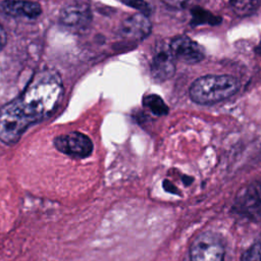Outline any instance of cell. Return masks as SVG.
Wrapping results in <instances>:
<instances>
[{
	"label": "cell",
	"instance_id": "ba28073f",
	"mask_svg": "<svg viewBox=\"0 0 261 261\" xmlns=\"http://www.w3.org/2000/svg\"><path fill=\"white\" fill-rule=\"evenodd\" d=\"M151 74L158 81L163 82L170 79L175 71V58L169 46L158 47L151 61Z\"/></svg>",
	"mask_w": 261,
	"mask_h": 261
},
{
	"label": "cell",
	"instance_id": "52a82bcc",
	"mask_svg": "<svg viewBox=\"0 0 261 261\" xmlns=\"http://www.w3.org/2000/svg\"><path fill=\"white\" fill-rule=\"evenodd\" d=\"M92 19V10L88 3L76 1L62 8L59 20L69 28H85Z\"/></svg>",
	"mask_w": 261,
	"mask_h": 261
},
{
	"label": "cell",
	"instance_id": "7c38bea8",
	"mask_svg": "<svg viewBox=\"0 0 261 261\" xmlns=\"http://www.w3.org/2000/svg\"><path fill=\"white\" fill-rule=\"evenodd\" d=\"M143 105L157 116L165 115L168 112V107L164 101L161 99V97L155 94L146 95L143 98Z\"/></svg>",
	"mask_w": 261,
	"mask_h": 261
},
{
	"label": "cell",
	"instance_id": "30bf717a",
	"mask_svg": "<svg viewBox=\"0 0 261 261\" xmlns=\"http://www.w3.org/2000/svg\"><path fill=\"white\" fill-rule=\"evenodd\" d=\"M0 12L13 17L37 18L42 13L38 2L28 0H3L0 2Z\"/></svg>",
	"mask_w": 261,
	"mask_h": 261
},
{
	"label": "cell",
	"instance_id": "6da1fadb",
	"mask_svg": "<svg viewBox=\"0 0 261 261\" xmlns=\"http://www.w3.org/2000/svg\"><path fill=\"white\" fill-rule=\"evenodd\" d=\"M62 96L63 85L56 71L43 69L35 73L25 89L0 108V141L16 144L30 126L54 113Z\"/></svg>",
	"mask_w": 261,
	"mask_h": 261
},
{
	"label": "cell",
	"instance_id": "5b68a950",
	"mask_svg": "<svg viewBox=\"0 0 261 261\" xmlns=\"http://www.w3.org/2000/svg\"><path fill=\"white\" fill-rule=\"evenodd\" d=\"M237 210L251 219H261V182L246 187L236 198Z\"/></svg>",
	"mask_w": 261,
	"mask_h": 261
},
{
	"label": "cell",
	"instance_id": "9a60e30c",
	"mask_svg": "<svg viewBox=\"0 0 261 261\" xmlns=\"http://www.w3.org/2000/svg\"><path fill=\"white\" fill-rule=\"evenodd\" d=\"M165 4L171 6V7H181L182 5H185V3L188 1V0H162Z\"/></svg>",
	"mask_w": 261,
	"mask_h": 261
},
{
	"label": "cell",
	"instance_id": "2e32d148",
	"mask_svg": "<svg viewBox=\"0 0 261 261\" xmlns=\"http://www.w3.org/2000/svg\"><path fill=\"white\" fill-rule=\"evenodd\" d=\"M6 41H7V36H6V33H5V30L0 24V50L5 46Z\"/></svg>",
	"mask_w": 261,
	"mask_h": 261
},
{
	"label": "cell",
	"instance_id": "4fadbf2b",
	"mask_svg": "<svg viewBox=\"0 0 261 261\" xmlns=\"http://www.w3.org/2000/svg\"><path fill=\"white\" fill-rule=\"evenodd\" d=\"M241 261H261V240L255 242L243 253Z\"/></svg>",
	"mask_w": 261,
	"mask_h": 261
},
{
	"label": "cell",
	"instance_id": "8fae6325",
	"mask_svg": "<svg viewBox=\"0 0 261 261\" xmlns=\"http://www.w3.org/2000/svg\"><path fill=\"white\" fill-rule=\"evenodd\" d=\"M229 3L237 15L248 16L258 9L261 0H229Z\"/></svg>",
	"mask_w": 261,
	"mask_h": 261
},
{
	"label": "cell",
	"instance_id": "9c48e42d",
	"mask_svg": "<svg viewBox=\"0 0 261 261\" xmlns=\"http://www.w3.org/2000/svg\"><path fill=\"white\" fill-rule=\"evenodd\" d=\"M151 33V22L146 14L135 13L123 20L120 27L121 36L127 41L139 42Z\"/></svg>",
	"mask_w": 261,
	"mask_h": 261
},
{
	"label": "cell",
	"instance_id": "277c9868",
	"mask_svg": "<svg viewBox=\"0 0 261 261\" xmlns=\"http://www.w3.org/2000/svg\"><path fill=\"white\" fill-rule=\"evenodd\" d=\"M54 146L59 152L76 159L89 157L94 149L91 139L80 132L57 136L54 139Z\"/></svg>",
	"mask_w": 261,
	"mask_h": 261
},
{
	"label": "cell",
	"instance_id": "8992f818",
	"mask_svg": "<svg viewBox=\"0 0 261 261\" xmlns=\"http://www.w3.org/2000/svg\"><path fill=\"white\" fill-rule=\"evenodd\" d=\"M169 48L175 59L186 63H198L204 58V49L188 36L173 38Z\"/></svg>",
	"mask_w": 261,
	"mask_h": 261
},
{
	"label": "cell",
	"instance_id": "7a4b0ae2",
	"mask_svg": "<svg viewBox=\"0 0 261 261\" xmlns=\"http://www.w3.org/2000/svg\"><path fill=\"white\" fill-rule=\"evenodd\" d=\"M239 86L238 80L231 75H204L192 84L190 97L197 104L210 105L231 97Z\"/></svg>",
	"mask_w": 261,
	"mask_h": 261
},
{
	"label": "cell",
	"instance_id": "3957f363",
	"mask_svg": "<svg viewBox=\"0 0 261 261\" xmlns=\"http://www.w3.org/2000/svg\"><path fill=\"white\" fill-rule=\"evenodd\" d=\"M189 253L191 261H224V243L219 233L203 231L193 240Z\"/></svg>",
	"mask_w": 261,
	"mask_h": 261
},
{
	"label": "cell",
	"instance_id": "e0dca14e",
	"mask_svg": "<svg viewBox=\"0 0 261 261\" xmlns=\"http://www.w3.org/2000/svg\"><path fill=\"white\" fill-rule=\"evenodd\" d=\"M163 186H164V189L166 190V191H168V192H170V193H173V194H177L178 192L174 189L175 187L173 186V185H171L169 181H167V180H165L164 181V184H163Z\"/></svg>",
	"mask_w": 261,
	"mask_h": 261
},
{
	"label": "cell",
	"instance_id": "5bb4252c",
	"mask_svg": "<svg viewBox=\"0 0 261 261\" xmlns=\"http://www.w3.org/2000/svg\"><path fill=\"white\" fill-rule=\"evenodd\" d=\"M123 2L126 5L136 8L137 10H139L143 14L147 15L149 13V11H150L148 3H146V2H144L142 0H123Z\"/></svg>",
	"mask_w": 261,
	"mask_h": 261
}]
</instances>
